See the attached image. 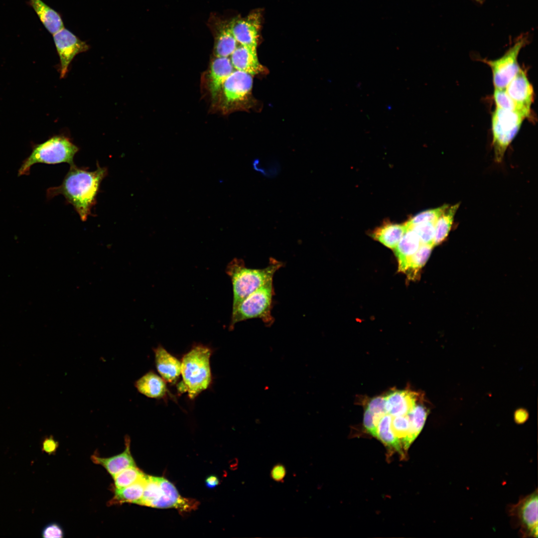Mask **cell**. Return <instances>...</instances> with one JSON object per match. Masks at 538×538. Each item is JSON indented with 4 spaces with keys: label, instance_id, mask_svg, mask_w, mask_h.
<instances>
[{
    "label": "cell",
    "instance_id": "cell-23",
    "mask_svg": "<svg viewBox=\"0 0 538 538\" xmlns=\"http://www.w3.org/2000/svg\"><path fill=\"white\" fill-rule=\"evenodd\" d=\"M146 475L134 483L114 490V496L109 502L110 505L131 503L138 504L143 495L146 480Z\"/></svg>",
    "mask_w": 538,
    "mask_h": 538
},
{
    "label": "cell",
    "instance_id": "cell-25",
    "mask_svg": "<svg viewBox=\"0 0 538 538\" xmlns=\"http://www.w3.org/2000/svg\"><path fill=\"white\" fill-rule=\"evenodd\" d=\"M460 203L449 206L438 218L435 223L434 246L442 243L447 237L452 228L455 215Z\"/></svg>",
    "mask_w": 538,
    "mask_h": 538
},
{
    "label": "cell",
    "instance_id": "cell-19",
    "mask_svg": "<svg viewBox=\"0 0 538 538\" xmlns=\"http://www.w3.org/2000/svg\"><path fill=\"white\" fill-rule=\"evenodd\" d=\"M407 228L405 223L397 224L386 221L375 228L371 235L387 247L394 249Z\"/></svg>",
    "mask_w": 538,
    "mask_h": 538
},
{
    "label": "cell",
    "instance_id": "cell-18",
    "mask_svg": "<svg viewBox=\"0 0 538 538\" xmlns=\"http://www.w3.org/2000/svg\"><path fill=\"white\" fill-rule=\"evenodd\" d=\"M130 441L126 438V448L122 453L108 458L99 457L93 455L91 457L93 462L103 466L113 477L124 469L135 466V462L130 451Z\"/></svg>",
    "mask_w": 538,
    "mask_h": 538
},
{
    "label": "cell",
    "instance_id": "cell-31",
    "mask_svg": "<svg viewBox=\"0 0 538 538\" xmlns=\"http://www.w3.org/2000/svg\"><path fill=\"white\" fill-rule=\"evenodd\" d=\"M41 535L43 538H63L64 532L61 527L57 523H53L46 525L42 529Z\"/></svg>",
    "mask_w": 538,
    "mask_h": 538
},
{
    "label": "cell",
    "instance_id": "cell-30",
    "mask_svg": "<svg viewBox=\"0 0 538 538\" xmlns=\"http://www.w3.org/2000/svg\"><path fill=\"white\" fill-rule=\"evenodd\" d=\"M435 223L426 222L415 225L409 227L418 236L421 244L433 245Z\"/></svg>",
    "mask_w": 538,
    "mask_h": 538
},
{
    "label": "cell",
    "instance_id": "cell-9",
    "mask_svg": "<svg viewBox=\"0 0 538 538\" xmlns=\"http://www.w3.org/2000/svg\"><path fill=\"white\" fill-rule=\"evenodd\" d=\"M538 490L520 499L509 507V515L520 528L524 538L538 537Z\"/></svg>",
    "mask_w": 538,
    "mask_h": 538
},
{
    "label": "cell",
    "instance_id": "cell-4",
    "mask_svg": "<svg viewBox=\"0 0 538 538\" xmlns=\"http://www.w3.org/2000/svg\"><path fill=\"white\" fill-rule=\"evenodd\" d=\"M79 148L64 135L54 136L43 143L35 145L30 155L23 160L18 176L27 175L31 167L37 163L74 164V157Z\"/></svg>",
    "mask_w": 538,
    "mask_h": 538
},
{
    "label": "cell",
    "instance_id": "cell-5",
    "mask_svg": "<svg viewBox=\"0 0 538 538\" xmlns=\"http://www.w3.org/2000/svg\"><path fill=\"white\" fill-rule=\"evenodd\" d=\"M274 294L273 279L249 294L232 310L230 330L239 322L254 318L260 319L266 326H271L274 322L271 314Z\"/></svg>",
    "mask_w": 538,
    "mask_h": 538
},
{
    "label": "cell",
    "instance_id": "cell-3",
    "mask_svg": "<svg viewBox=\"0 0 538 538\" xmlns=\"http://www.w3.org/2000/svg\"><path fill=\"white\" fill-rule=\"evenodd\" d=\"M212 353L210 348L198 344L192 347L182 358V382L178 389L182 392H187L191 399L208 389L211 384L210 359Z\"/></svg>",
    "mask_w": 538,
    "mask_h": 538
},
{
    "label": "cell",
    "instance_id": "cell-7",
    "mask_svg": "<svg viewBox=\"0 0 538 538\" xmlns=\"http://www.w3.org/2000/svg\"><path fill=\"white\" fill-rule=\"evenodd\" d=\"M253 83L252 75L234 70L225 81L217 98L222 111L227 113L245 108L251 97Z\"/></svg>",
    "mask_w": 538,
    "mask_h": 538
},
{
    "label": "cell",
    "instance_id": "cell-21",
    "mask_svg": "<svg viewBox=\"0 0 538 538\" xmlns=\"http://www.w3.org/2000/svg\"><path fill=\"white\" fill-rule=\"evenodd\" d=\"M135 387L139 393L150 398H162L167 392L166 382L152 371L137 380Z\"/></svg>",
    "mask_w": 538,
    "mask_h": 538
},
{
    "label": "cell",
    "instance_id": "cell-36",
    "mask_svg": "<svg viewBox=\"0 0 538 538\" xmlns=\"http://www.w3.org/2000/svg\"><path fill=\"white\" fill-rule=\"evenodd\" d=\"M477 0V1H478L479 2H481L482 1V0Z\"/></svg>",
    "mask_w": 538,
    "mask_h": 538
},
{
    "label": "cell",
    "instance_id": "cell-11",
    "mask_svg": "<svg viewBox=\"0 0 538 538\" xmlns=\"http://www.w3.org/2000/svg\"><path fill=\"white\" fill-rule=\"evenodd\" d=\"M53 37L60 61V77L64 78L74 57L87 51L89 46L64 27L53 34Z\"/></svg>",
    "mask_w": 538,
    "mask_h": 538
},
{
    "label": "cell",
    "instance_id": "cell-34",
    "mask_svg": "<svg viewBox=\"0 0 538 538\" xmlns=\"http://www.w3.org/2000/svg\"><path fill=\"white\" fill-rule=\"evenodd\" d=\"M528 413L526 410L520 409L518 410L515 414L516 421L518 423L524 422L528 418Z\"/></svg>",
    "mask_w": 538,
    "mask_h": 538
},
{
    "label": "cell",
    "instance_id": "cell-13",
    "mask_svg": "<svg viewBox=\"0 0 538 538\" xmlns=\"http://www.w3.org/2000/svg\"><path fill=\"white\" fill-rule=\"evenodd\" d=\"M508 96L519 106L531 114V105L534 100V91L526 72L520 71L505 88Z\"/></svg>",
    "mask_w": 538,
    "mask_h": 538
},
{
    "label": "cell",
    "instance_id": "cell-29",
    "mask_svg": "<svg viewBox=\"0 0 538 538\" xmlns=\"http://www.w3.org/2000/svg\"><path fill=\"white\" fill-rule=\"evenodd\" d=\"M144 474L136 466L124 469L113 477L115 488L128 486L140 479Z\"/></svg>",
    "mask_w": 538,
    "mask_h": 538
},
{
    "label": "cell",
    "instance_id": "cell-35",
    "mask_svg": "<svg viewBox=\"0 0 538 538\" xmlns=\"http://www.w3.org/2000/svg\"><path fill=\"white\" fill-rule=\"evenodd\" d=\"M219 483L218 478L215 476H210L206 480V486L210 488H213L217 486Z\"/></svg>",
    "mask_w": 538,
    "mask_h": 538
},
{
    "label": "cell",
    "instance_id": "cell-22",
    "mask_svg": "<svg viewBox=\"0 0 538 538\" xmlns=\"http://www.w3.org/2000/svg\"><path fill=\"white\" fill-rule=\"evenodd\" d=\"M29 3L50 33L53 34L64 27L60 14L42 0H29Z\"/></svg>",
    "mask_w": 538,
    "mask_h": 538
},
{
    "label": "cell",
    "instance_id": "cell-17",
    "mask_svg": "<svg viewBox=\"0 0 538 538\" xmlns=\"http://www.w3.org/2000/svg\"><path fill=\"white\" fill-rule=\"evenodd\" d=\"M154 352L156 367L161 377L166 382H175L181 375V362L160 345Z\"/></svg>",
    "mask_w": 538,
    "mask_h": 538
},
{
    "label": "cell",
    "instance_id": "cell-8",
    "mask_svg": "<svg viewBox=\"0 0 538 538\" xmlns=\"http://www.w3.org/2000/svg\"><path fill=\"white\" fill-rule=\"evenodd\" d=\"M527 41L526 37H521L501 57L495 60H483L491 68L494 89H505L520 71L518 57Z\"/></svg>",
    "mask_w": 538,
    "mask_h": 538
},
{
    "label": "cell",
    "instance_id": "cell-14",
    "mask_svg": "<svg viewBox=\"0 0 538 538\" xmlns=\"http://www.w3.org/2000/svg\"><path fill=\"white\" fill-rule=\"evenodd\" d=\"M418 396L408 390L392 391L384 396V406L381 412L392 416L407 414L418 403Z\"/></svg>",
    "mask_w": 538,
    "mask_h": 538
},
{
    "label": "cell",
    "instance_id": "cell-6",
    "mask_svg": "<svg viewBox=\"0 0 538 538\" xmlns=\"http://www.w3.org/2000/svg\"><path fill=\"white\" fill-rule=\"evenodd\" d=\"M525 119L519 113L496 107L492 115L491 127L496 162L502 161L508 147L517 135Z\"/></svg>",
    "mask_w": 538,
    "mask_h": 538
},
{
    "label": "cell",
    "instance_id": "cell-27",
    "mask_svg": "<svg viewBox=\"0 0 538 538\" xmlns=\"http://www.w3.org/2000/svg\"><path fill=\"white\" fill-rule=\"evenodd\" d=\"M496 107L519 113L527 118H530L531 114L529 113L517 104L507 94L505 89H494L493 94Z\"/></svg>",
    "mask_w": 538,
    "mask_h": 538
},
{
    "label": "cell",
    "instance_id": "cell-10",
    "mask_svg": "<svg viewBox=\"0 0 538 538\" xmlns=\"http://www.w3.org/2000/svg\"><path fill=\"white\" fill-rule=\"evenodd\" d=\"M198 504V502L194 499L182 497L168 480L157 477V483L153 490L149 507L160 509L175 508L184 512L196 509Z\"/></svg>",
    "mask_w": 538,
    "mask_h": 538
},
{
    "label": "cell",
    "instance_id": "cell-2",
    "mask_svg": "<svg viewBox=\"0 0 538 538\" xmlns=\"http://www.w3.org/2000/svg\"><path fill=\"white\" fill-rule=\"evenodd\" d=\"M283 266L282 262L272 258L269 259L268 265L262 269L248 268L242 259L232 260L226 270L233 285L232 310L249 294L273 279L275 273Z\"/></svg>",
    "mask_w": 538,
    "mask_h": 538
},
{
    "label": "cell",
    "instance_id": "cell-12",
    "mask_svg": "<svg viewBox=\"0 0 538 538\" xmlns=\"http://www.w3.org/2000/svg\"><path fill=\"white\" fill-rule=\"evenodd\" d=\"M261 24V13L255 11L245 18H234L229 23V25L240 45L257 50Z\"/></svg>",
    "mask_w": 538,
    "mask_h": 538
},
{
    "label": "cell",
    "instance_id": "cell-15",
    "mask_svg": "<svg viewBox=\"0 0 538 538\" xmlns=\"http://www.w3.org/2000/svg\"><path fill=\"white\" fill-rule=\"evenodd\" d=\"M229 57H215L208 75V89L213 99H217L225 81L234 71Z\"/></svg>",
    "mask_w": 538,
    "mask_h": 538
},
{
    "label": "cell",
    "instance_id": "cell-28",
    "mask_svg": "<svg viewBox=\"0 0 538 538\" xmlns=\"http://www.w3.org/2000/svg\"><path fill=\"white\" fill-rule=\"evenodd\" d=\"M449 206V204H445L436 208L423 211L411 217L405 224L407 227L409 228L415 225L423 223H435L438 218Z\"/></svg>",
    "mask_w": 538,
    "mask_h": 538
},
{
    "label": "cell",
    "instance_id": "cell-20",
    "mask_svg": "<svg viewBox=\"0 0 538 538\" xmlns=\"http://www.w3.org/2000/svg\"><path fill=\"white\" fill-rule=\"evenodd\" d=\"M421 245L417 234L411 228H408L394 249L398 260L399 271L404 272L408 261Z\"/></svg>",
    "mask_w": 538,
    "mask_h": 538
},
{
    "label": "cell",
    "instance_id": "cell-16",
    "mask_svg": "<svg viewBox=\"0 0 538 538\" xmlns=\"http://www.w3.org/2000/svg\"><path fill=\"white\" fill-rule=\"evenodd\" d=\"M235 70L246 72L252 76L263 73L265 68L260 63L257 50L239 45L230 57Z\"/></svg>",
    "mask_w": 538,
    "mask_h": 538
},
{
    "label": "cell",
    "instance_id": "cell-1",
    "mask_svg": "<svg viewBox=\"0 0 538 538\" xmlns=\"http://www.w3.org/2000/svg\"><path fill=\"white\" fill-rule=\"evenodd\" d=\"M97 166L96 170L90 171L75 164L70 165L61 185L47 190V198L49 200L62 195L67 202L73 206L81 220L86 221L96 203L101 183L108 174L107 168L101 167L98 163Z\"/></svg>",
    "mask_w": 538,
    "mask_h": 538
},
{
    "label": "cell",
    "instance_id": "cell-32",
    "mask_svg": "<svg viewBox=\"0 0 538 538\" xmlns=\"http://www.w3.org/2000/svg\"><path fill=\"white\" fill-rule=\"evenodd\" d=\"M286 471L283 465L280 463L275 464L271 469L270 477L276 482H282L285 477Z\"/></svg>",
    "mask_w": 538,
    "mask_h": 538
},
{
    "label": "cell",
    "instance_id": "cell-26",
    "mask_svg": "<svg viewBox=\"0 0 538 538\" xmlns=\"http://www.w3.org/2000/svg\"><path fill=\"white\" fill-rule=\"evenodd\" d=\"M433 247V245L421 244L417 252L409 259L404 272L409 279H414L417 276L420 269L428 260Z\"/></svg>",
    "mask_w": 538,
    "mask_h": 538
},
{
    "label": "cell",
    "instance_id": "cell-24",
    "mask_svg": "<svg viewBox=\"0 0 538 538\" xmlns=\"http://www.w3.org/2000/svg\"><path fill=\"white\" fill-rule=\"evenodd\" d=\"M229 23L221 26L216 34L214 48L215 57H229L238 46Z\"/></svg>",
    "mask_w": 538,
    "mask_h": 538
},
{
    "label": "cell",
    "instance_id": "cell-33",
    "mask_svg": "<svg viewBox=\"0 0 538 538\" xmlns=\"http://www.w3.org/2000/svg\"><path fill=\"white\" fill-rule=\"evenodd\" d=\"M58 446V443L52 436L44 439L42 443V449L48 454L54 453Z\"/></svg>",
    "mask_w": 538,
    "mask_h": 538
}]
</instances>
